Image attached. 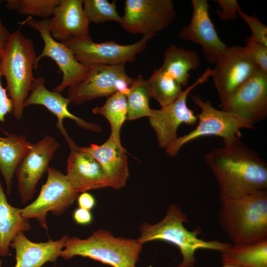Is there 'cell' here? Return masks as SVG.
<instances>
[{
  "mask_svg": "<svg viewBox=\"0 0 267 267\" xmlns=\"http://www.w3.org/2000/svg\"><path fill=\"white\" fill-rule=\"evenodd\" d=\"M205 161L218 183L221 202L267 190L266 162L240 137L213 149Z\"/></svg>",
  "mask_w": 267,
  "mask_h": 267,
  "instance_id": "cell-1",
  "label": "cell"
},
{
  "mask_svg": "<svg viewBox=\"0 0 267 267\" xmlns=\"http://www.w3.org/2000/svg\"><path fill=\"white\" fill-rule=\"evenodd\" d=\"M219 221L233 244L267 238V190L222 201Z\"/></svg>",
  "mask_w": 267,
  "mask_h": 267,
  "instance_id": "cell-2",
  "label": "cell"
},
{
  "mask_svg": "<svg viewBox=\"0 0 267 267\" xmlns=\"http://www.w3.org/2000/svg\"><path fill=\"white\" fill-rule=\"evenodd\" d=\"M23 25L21 23L12 33L0 53V71L6 82V89L12 103V114L17 120L23 117V104L35 79L33 70L37 57L33 42L21 31Z\"/></svg>",
  "mask_w": 267,
  "mask_h": 267,
  "instance_id": "cell-3",
  "label": "cell"
},
{
  "mask_svg": "<svg viewBox=\"0 0 267 267\" xmlns=\"http://www.w3.org/2000/svg\"><path fill=\"white\" fill-rule=\"evenodd\" d=\"M187 222V216L180 207L172 204L160 221L154 224L145 222L140 225V235L137 239L142 244L160 240L176 246L182 257L181 263L177 267H193L196 262L195 253L197 250L208 249L221 252L231 245L199 238L198 231H191L184 226V223Z\"/></svg>",
  "mask_w": 267,
  "mask_h": 267,
  "instance_id": "cell-4",
  "label": "cell"
},
{
  "mask_svg": "<svg viewBox=\"0 0 267 267\" xmlns=\"http://www.w3.org/2000/svg\"><path fill=\"white\" fill-rule=\"evenodd\" d=\"M142 245L137 239L116 237L100 228L86 239L69 237L59 257L69 259L80 256L112 267H135Z\"/></svg>",
  "mask_w": 267,
  "mask_h": 267,
  "instance_id": "cell-5",
  "label": "cell"
},
{
  "mask_svg": "<svg viewBox=\"0 0 267 267\" xmlns=\"http://www.w3.org/2000/svg\"><path fill=\"white\" fill-rule=\"evenodd\" d=\"M193 102L200 109L197 116L198 124L188 134L178 138L167 148L166 152L170 157L176 155L185 144L197 138L217 136L222 137L224 143L230 142L240 137V130L252 129L254 124L234 113L220 110L209 100H204L198 94L193 96Z\"/></svg>",
  "mask_w": 267,
  "mask_h": 267,
  "instance_id": "cell-6",
  "label": "cell"
},
{
  "mask_svg": "<svg viewBox=\"0 0 267 267\" xmlns=\"http://www.w3.org/2000/svg\"><path fill=\"white\" fill-rule=\"evenodd\" d=\"M46 172L47 179L39 196L30 204L21 209V213L26 219H36L47 233V213L50 212L55 216L61 215L73 204L79 193L66 175L53 167H49Z\"/></svg>",
  "mask_w": 267,
  "mask_h": 267,
  "instance_id": "cell-7",
  "label": "cell"
},
{
  "mask_svg": "<svg viewBox=\"0 0 267 267\" xmlns=\"http://www.w3.org/2000/svg\"><path fill=\"white\" fill-rule=\"evenodd\" d=\"M134 79L127 74L125 64L91 66L80 83L68 89L67 97L70 103L79 105L118 91L127 95Z\"/></svg>",
  "mask_w": 267,
  "mask_h": 267,
  "instance_id": "cell-8",
  "label": "cell"
},
{
  "mask_svg": "<svg viewBox=\"0 0 267 267\" xmlns=\"http://www.w3.org/2000/svg\"><path fill=\"white\" fill-rule=\"evenodd\" d=\"M176 16L172 0H126L120 24L130 34L154 37L169 27Z\"/></svg>",
  "mask_w": 267,
  "mask_h": 267,
  "instance_id": "cell-9",
  "label": "cell"
},
{
  "mask_svg": "<svg viewBox=\"0 0 267 267\" xmlns=\"http://www.w3.org/2000/svg\"><path fill=\"white\" fill-rule=\"evenodd\" d=\"M152 38L151 36H143L139 41L127 45L120 44L114 41L97 43L92 39H73L61 43L72 50L80 63L86 66H114L134 62L137 55L145 49L147 41Z\"/></svg>",
  "mask_w": 267,
  "mask_h": 267,
  "instance_id": "cell-10",
  "label": "cell"
},
{
  "mask_svg": "<svg viewBox=\"0 0 267 267\" xmlns=\"http://www.w3.org/2000/svg\"><path fill=\"white\" fill-rule=\"evenodd\" d=\"M21 23L38 32L44 43L43 51L36 57L35 70L37 69L40 60L47 57L55 62L62 73L61 83L53 91L61 93L65 89L76 85L85 77L90 66L80 63L68 47L51 37L49 19L38 20L28 16Z\"/></svg>",
  "mask_w": 267,
  "mask_h": 267,
  "instance_id": "cell-11",
  "label": "cell"
},
{
  "mask_svg": "<svg viewBox=\"0 0 267 267\" xmlns=\"http://www.w3.org/2000/svg\"><path fill=\"white\" fill-rule=\"evenodd\" d=\"M212 73V69L207 68L194 83L183 90L174 102L159 109H152L148 118L160 147L167 148L178 138L177 131L181 124L193 126L196 124L197 117L187 106V96L195 87L206 82Z\"/></svg>",
  "mask_w": 267,
  "mask_h": 267,
  "instance_id": "cell-12",
  "label": "cell"
},
{
  "mask_svg": "<svg viewBox=\"0 0 267 267\" xmlns=\"http://www.w3.org/2000/svg\"><path fill=\"white\" fill-rule=\"evenodd\" d=\"M259 69L244 46H227L212 69L211 77L222 104Z\"/></svg>",
  "mask_w": 267,
  "mask_h": 267,
  "instance_id": "cell-13",
  "label": "cell"
},
{
  "mask_svg": "<svg viewBox=\"0 0 267 267\" xmlns=\"http://www.w3.org/2000/svg\"><path fill=\"white\" fill-rule=\"evenodd\" d=\"M222 110L255 124L267 115V73L259 69L222 104Z\"/></svg>",
  "mask_w": 267,
  "mask_h": 267,
  "instance_id": "cell-14",
  "label": "cell"
},
{
  "mask_svg": "<svg viewBox=\"0 0 267 267\" xmlns=\"http://www.w3.org/2000/svg\"><path fill=\"white\" fill-rule=\"evenodd\" d=\"M60 146L58 141L49 135L33 144L18 167L15 176L21 201L25 204L36 192V185L49 167L48 165Z\"/></svg>",
  "mask_w": 267,
  "mask_h": 267,
  "instance_id": "cell-15",
  "label": "cell"
},
{
  "mask_svg": "<svg viewBox=\"0 0 267 267\" xmlns=\"http://www.w3.org/2000/svg\"><path fill=\"white\" fill-rule=\"evenodd\" d=\"M192 15L188 25L179 31V39L202 47L208 61L216 64L227 46L220 39L210 17L207 0H192Z\"/></svg>",
  "mask_w": 267,
  "mask_h": 267,
  "instance_id": "cell-16",
  "label": "cell"
},
{
  "mask_svg": "<svg viewBox=\"0 0 267 267\" xmlns=\"http://www.w3.org/2000/svg\"><path fill=\"white\" fill-rule=\"evenodd\" d=\"M60 133L70 148L66 175L75 189L80 193L110 187L99 163L91 155L80 149L65 129Z\"/></svg>",
  "mask_w": 267,
  "mask_h": 267,
  "instance_id": "cell-17",
  "label": "cell"
},
{
  "mask_svg": "<svg viewBox=\"0 0 267 267\" xmlns=\"http://www.w3.org/2000/svg\"><path fill=\"white\" fill-rule=\"evenodd\" d=\"M89 23L84 11L83 0H61L49 19V29L51 37L59 42L91 39Z\"/></svg>",
  "mask_w": 267,
  "mask_h": 267,
  "instance_id": "cell-18",
  "label": "cell"
},
{
  "mask_svg": "<svg viewBox=\"0 0 267 267\" xmlns=\"http://www.w3.org/2000/svg\"><path fill=\"white\" fill-rule=\"evenodd\" d=\"M80 149L91 155L102 168L109 181L110 187L119 189L125 187L129 178L126 149L122 146L120 138L109 136L102 144H91Z\"/></svg>",
  "mask_w": 267,
  "mask_h": 267,
  "instance_id": "cell-19",
  "label": "cell"
},
{
  "mask_svg": "<svg viewBox=\"0 0 267 267\" xmlns=\"http://www.w3.org/2000/svg\"><path fill=\"white\" fill-rule=\"evenodd\" d=\"M45 83L43 76L35 78L30 93L24 103V108L33 105L44 106L56 117V126L59 131L65 128L63 121L64 119L68 118L73 120L81 128L96 133L101 131L102 128L98 125L88 122L69 112L68 109L70 103L69 99L60 93L49 90L45 87Z\"/></svg>",
  "mask_w": 267,
  "mask_h": 267,
  "instance_id": "cell-20",
  "label": "cell"
},
{
  "mask_svg": "<svg viewBox=\"0 0 267 267\" xmlns=\"http://www.w3.org/2000/svg\"><path fill=\"white\" fill-rule=\"evenodd\" d=\"M69 236L60 239L36 243L30 240L24 232H19L10 247L15 250L16 264L14 267H42L47 262H55Z\"/></svg>",
  "mask_w": 267,
  "mask_h": 267,
  "instance_id": "cell-21",
  "label": "cell"
},
{
  "mask_svg": "<svg viewBox=\"0 0 267 267\" xmlns=\"http://www.w3.org/2000/svg\"><path fill=\"white\" fill-rule=\"evenodd\" d=\"M33 145L24 135L11 134L0 137V173L4 178L8 195L11 192L14 175Z\"/></svg>",
  "mask_w": 267,
  "mask_h": 267,
  "instance_id": "cell-22",
  "label": "cell"
},
{
  "mask_svg": "<svg viewBox=\"0 0 267 267\" xmlns=\"http://www.w3.org/2000/svg\"><path fill=\"white\" fill-rule=\"evenodd\" d=\"M31 229L29 220L21 215V209L7 202L0 181V256L9 255L10 244L19 232Z\"/></svg>",
  "mask_w": 267,
  "mask_h": 267,
  "instance_id": "cell-23",
  "label": "cell"
},
{
  "mask_svg": "<svg viewBox=\"0 0 267 267\" xmlns=\"http://www.w3.org/2000/svg\"><path fill=\"white\" fill-rule=\"evenodd\" d=\"M164 62L160 68L182 87H186L189 72L197 69L200 63L198 54L194 50L171 45L163 53Z\"/></svg>",
  "mask_w": 267,
  "mask_h": 267,
  "instance_id": "cell-24",
  "label": "cell"
},
{
  "mask_svg": "<svg viewBox=\"0 0 267 267\" xmlns=\"http://www.w3.org/2000/svg\"><path fill=\"white\" fill-rule=\"evenodd\" d=\"M221 253L223 265L267 267V238L250 244H231Z\"/></svg>",
  "mask_w": 267,
  "mask_h": 267,
  "instance_id": "cell-25",
  "label": "cell"
},
{
  "mask_svg": "<svg viewBox=\"0 0 267 267\" xmlns=\"http://www.w3.org/2000/svg\"><path fill=\"white\" fill-rule=\"evenodd\" d=\"M146 82L150 98L156 100L161 107L174 102L183 91L182 86L160 68L153 71Z\"/></svg>",
  "mask_w": 267,
  "mask_h": 267,
  "instance_id": "cell-26",
  "label": "cell"
},
{
  "mask_svg": "<svg viewBox=\"0 0 267 267\" xmlns=\"http://www.w3.org/2000/svg\"><path fill=\"white\" fill-rule=\"evenodd\" d=\"M92 113L103 116L110 125V136L120 138L121 129L127 120L128 107L126 95L117 92L107 97L105 103L101 106L94 108Z\"/></svg>",
  "mask_w": 267,
  "mask_h": 267,
  "instance_id": "cell-27",
  "label": "cell"
},
{
  "mask_svg": "<svg viewBox=\"0 0 267 267\" xmlns=\"http://www.w3.org/2000/svg\"><path fill=\"white\" fill-rule=\"evenodd\" d=\"M126 98L127 120L133 121L150 116L152 111L149 104L150 97L146 80L141 75L134 78L130 87Z\"/></svg>",
  "mask_w": 267,
  "mask_h": 267,
  "instance_id": "cell-28",
  "label": "cell"
},
{
  "mask_svg": "<svg viewBox=\"0 0 267 267\" xmlns=\"http://www.w3.org/2000/svg\"><path fill=\"white\" fill-rule=\"evenodd\" d=\"M115 0L109 2L107 0H84L83 9L89 22L99 24L115 21L120 24L121 16L116 9Z\"/></svg>",
  "mask_w": 267,
  "mask_h": 267,
  "instance_id": "cell-29",
  "label": "cell"
},
{
  "mask_svg": "<svg viewBox=\"0 0 267 267\" xmlns=\"http://www.w3.org/2000/svg\"><path fill=\"white\" fill-rule=\"evenodd\" d=\"M61 0H20L17 12L20 14L43 20L49 19Z\"/></svg>",
  "mask_w": 267,
  "mask_h": 267,
  "instance_id": "cell-30",
  "label": "cell"
},
{
  "mask_svg": "<svg viewBox=\"0 0 267 267\" xmlns=\"http://www.w3.org/2000/svg\"><path fill=\"white\" fill-rule=\"evenodd\" d=\"M238 14L249 27L252 39L267 47V26L262 23L256 15H249L242 10Z\"/></svg>",
  "mask_w": 267,
  "mask_h": 267,
  "instance_id": "cell-31",
  "label": "cell"
},
{
  "mask_svg": "<svg viewBox=\"0 0 267 267\" xmlns=\"http://www.w3.org/2000/svg\"><path fill=\"white\" fill-rule=\"evenodd\" d=\"M244 43V47L250 58L260 70L267 73V47L255 42L250 36Z\"/></svg>",
  "mask_w": 267,
  "mask_h": 267,
  "instance_id": "cell-32",
  "label": "cell"
},
{
  "mask_svg": "<svg viewBox=\"0 0 267 267\" xmlns=\"http://www.w3.org/2000/svg\"><path fill=\"white\" fill-rule=\"evenodd\" d=\"M220 9L217 10L218 16L223 20H234L242 10L236 0H215Z\"/></svg>",
  "mask_w": 267,
  "mask_h": 267,
  "instance_id": "cell-33",
  "label": "cell"
},
{
  "mask_svg": "<svg viewBox=\"0 0 267 267\" xmlns=\"http://www.w3.org/2000/svg\"><path fill=\"white\" fill-rule=\"evenodd\" d=\"M1 77L0 71V123H3L5 116L9 113H12V103L8 96L6 89L2 86Z\"/></svg>",
  "mask_w": 267,
  "mask_h": 267,
  "instance_id": "cell-34",
  "label": "cell"
},
{
  "mask_svg": "<svg viewBox=\"0 0 267 267\" xmlns=\"http://www.w3.org/2000/svg\"><path fill=\"white\" fill-rule=\"evenodd\" d=\"M73 218L76 223L86 225L91 223L93 217L90 211L79 207L74 210Z\"/></svg>",
  "mask_w": 267,
  "mask_h": 267,
  "instance_id": "cell-35",
  "label": "cell"
},
{
  "mask_svg": "<svg viewBox=\"0 0 267 267\" xmlns=\"http://www.w3.org/2000/svg\"><path fill=\"white\" fill-rule=\"evenodd\" d=\"M77 199L80 208L90 211L95 205L96 201L94 197L88 192L81 193L78 195Z\"/></svg>",
  "mask_w": 267,
  "mask_h": 267,
  "instance_id": "cell-36",
  "label": "cell"
},
{
  "mask_svg": "<svg viewBox=\"0 0 267 267\" xmlns=\"http://www.w3.org/2000/svg\"><path fill=\"white\" fill-rule=\"evenodd\" d=\"M2 0H0V6ZM12 33L3 24L0 17V52L6 47Z\"/></svg>",
  "mask_w": 267,
  "mask_h": 267,
  "instance_id": "cell-37",
  "label": "cell"
},
{
  "mask_svg": "<svg viewBox=\"0 0 267 267\" xmlns=\"http://www.w3.org/2000/svg\"><path fill=\"white\" fill-rule=\"evenodd\" d=\"M6 7L10 10H16L19 4L20 0H6Z\"/></svg>",
  "mask_w": 267,
  "mask_h": 267,
  "instance_id": "cell-38",
  "label": "cell"
},
{
  "mask_svg": "<svg viewBox=\"0 0 267 267\" xmlns=\"http://www.w3.org/2000/svg\"><path fill=\"white\" fill-rule=\"evenodd\" d=\"M0 267H2V262L0 259Z\"/></svg>",
  "mask_w": 267,
  "mask_h": 267,
  "instance_id": "cell-39",
  "label": "cell"
},
{
  "mask_svg": "<svg viewBox=\"0 0 267 267\" xmlns=\"http://www.w3.org/2000/svg\"><path fill=\"white\" fill-rule=\"evenodd\" d=\"M222 267H235L231 266L223 265Z\"/></svg>",
  "mask_w": 267,
  "mask_h": 267,
  "instance_id": "cell-40",
  "label": "cell"
},
{
  "mask_svg": "<svg viewBox=\"0 0 267 267\" xmlns=\"http://www.w3.org/2000/svg\"><path fill=\"white\" fill-rule=\"evenodd\" d=\"M0 53H1V52H0V58H1V57H0Z\"/></svg>",
  "mask_w": 267,
  "mask_h": 267,
  "instance_id": "cell-41",
  "label": "cell"
}]
</instances>
